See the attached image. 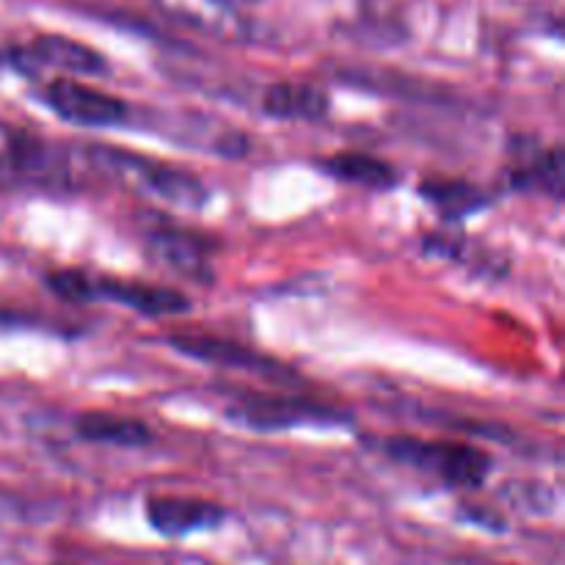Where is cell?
I'll return each mask as SVG.
<instances>
[{
	"instance_id": "obj_1",
	"label": "cell",
	"mask_w": 565,
	"mask_h": 565,
	"mask_svg": "<svg viewBox=\"0 0 565 565\" xmlns=\"http://www.w3.org/2000/svg\"><path fill=\"white\" fill-rule=\"evenodd\" d=\"M86 160L92 163L94 171L119 182L127 191L158 199V202L171 204V207L199 210L210 202L207 185L193 171L147 158V154L136 152V149L110 147V143H88Z\"/></svg>"
},
{
	"instance_id": "obj_2",
	"label": "cell",
	"mask_w": 565,
	"mask_h": 565,
	"mask_svg": "<svg viewBox=\"0 0 565 565\" xmlns=\"http://www.w3.org/2000/svg\"><path fill=\"white\" fill-rule=\"evenodd\" d=\"M392 461L406 463L425 475H434L452 489L475 491L494 472V458L478 445L456 439H417V436H386L375 441Z\"/></svg>"
},
{
	"instance_id": "obj_3",
	"label": "cell",
	"mask_w": 565,
	"mask_h": 565,
	"mask_svg": "<svg viewBox=\"0 0 565 565\" xmlns=\"http://www.w3.org/2000/svg\"><path fill=\"white\" fill-rule=\"evenodd\" d=\"M226 417L263 434L301 425H351L348 412L303 395H243L235 406L226 408Z\"/></svg>"
},
{
	"instance_id": "obj_4",
	"label": "cell",
	"mask_w": 565,
	"mask_h": 565,
	"mask_svg": "<svg viewBox=\"0 0 565 565\" xmlns=\"http://www.w3.org/2000/svg\"><path fill=\"white\" fill-rule=\"evenodd\" d=\"M42 99L58 119L77 127H116L130 119V105L103 88H92L75 77H55L44 86Z\"/></svg>"
},
{
	"instance_id": "obj_5",
	"label": "cell",
	"mask_w": 565,
	"mask_h": 565,
	"mask_svg": "<svg viewBox=\"0 0 565 565\" xmlns=\"http://www.w3.org/2000/svg\"><path fill=\"white\" fill-rule=\"evenodd\" d=\"M97 301L119 303L143 318H171V315H185L191 309V298L177 287L83 274V303Z\"/></svg>"
},
{
	"instance_id": "obj_6",
	"label": "cell",
	"mask_w": 565,
	"mask_h": 565,
	"mask_svg": "<svg viewBox=\"0 0 565 565\" xmlns=\"http://www.w3.org/2000/svg\"><path fill=\"white\" fill-rule=\"evenodd\" d=\"M166 345H171L177 353H182V356H191L204 364H215V367L252 370V373L268 375V379H276V381H298L281 362L254 351V348L243 345V342L226 340V337L180 331V334L166 337Z\"/></svg>"
},
{
	"instance_id": "obj_7",
	"label": "cell",
	"mask_w": 565,
	"mask_h": 565,
	"mask_svg": "<svg viewBox=\"0 0 565 565\" xmlns=\"http://www.w3.org/2000/svg\"><path fill=\"white\" fill-rule=\"evenodd\" d=\"M0 180H9L14 185H20V182H33V185L58 182V149L50 147L42 136L25 130V127L0 121Z\"/></svg>"
},
{
	"instance_id": "obj_8",
	"label": "cell",
	"mask_w": 565,
	"mask_h": 565,
	"mask_svg": "<svg viewBox=\"0 0 565 565\" xmlns=\"http://www.w3.org/2000/svg\"><path fill=\"white\" fill-rule=\"evenodd\" d=\"M147 248L163 268H171L174 274L185 276L193 281L213 279V254L218 248L215 237L202 235L196 230L174 224H158L147 232Z\"/></svg>"
},
{
	"instance_id": "obj_9",
	"label": "cell",
	"mask_w": 565,
	"mask_h": 565,
	"mask_svg": "<svg viewBox=\"0 0 565 565\" xmlns=\"http://www.w3.org/2000/svg\"><path fill=\"white\" fill-rule=\"evenodd\" d=\"M147 522L154 533L166 539H182V535L199 533V530L218 527L226 519L224 505L199 497L154 494L147 500Z\"/></svg>"
},
{
	"instance_id": "obj_10",
	"label": "cell",
	"mask_w": 565,
	"mask_h": 565,
	"mask_svg": "<svg viewBox=\"0 0 565 565\" xmlns=\"http://www.w3.org/2000/svg\"><path fill=\"white\" fill-rule=\"evenodd\" d=\"M20 64H39L50 70L66 72V75H86L99 77L108 75V61L88 44L75 42L70 36H36L25 50L17 53Z\"/></svg>"
},
{
	"instance_id": "obj_11",
	"label": "cell",
	"mask_w": 565,
	"mask_h": 565,
	"mask_svg": "<svg viewBox=\"0 0 565 565\" xmlns=\"http://www.w3.org/2000/svg\"><path fill=\"white\" fill-rule=\"evenodd\" d=\"M505 180L513 191L544 193V196L561 202L565 191L563 149L557 143L555 147L519 149L513 154V163L505 169Z\"/></svg>"
},
{
	"instance_id": "obj_12",
	"label": "cell",
	"mask_w": 565,
	"mask_h": 565,
	"mask_svg": "<svg viewBox=\"0 0 565 565\" xmlns=\"http://www.w3.org/2000/svg\"><path fill=\"white\" fill-rule=\"evenodd\" d=\"M259 110L279 121H320L329 116L331 97L312 83H270L259 99Z\"/></svg>"
},
{
	"instance_id": "obj_13",
	"label": "cell",
	"mask_w": 565,
	"mask_h": 565,
	"mask_svg": "<svg viewBox=\"0 0 565 565\" xmlns=\"http://www.w3.org/2000/svg\"><path fill=\"white\" fill-rule=\"evenodd\" d=\"M72 430L81 441L105 447H147L154 441V430L143 419L121 417L110 412H83L72 419Z\"/></svg>"
},
{
	"instance_id": "obj_14",
	"label": "cell",
	"mask_w": 565,
	"mask_h": 565,
	"mask_svg": "<svg viewBox=\"0 0 565 565\" xmlns=\"http://www.w3.org/2000/svg\"><path fill=\"white\" fill-rule=\"evenodd\" d=\"M160 9L182 25L218 39H241L246 20L237 14L230 0H158Z\"/></svg>"
},
{
	"instance_id": "obj_15",
	"label": "cell",
	"mask_w": 565,
	"mask_h": 565,
	"mask_svg": "<svg viewBox=\"0 0 565 565\" xmlns=\"http://www.w3.org/2000/svg\"><path fill=\"white\" fill-rule=\"evenodd\" d=\"M320 169L329 177L340 182H351V185L370 188V191H390L397 185V169L384 158H375L367 152H353V149H342V152L329 154V158L318 160Z\"/></svg>"
},
{
	"instance_id": "obj_16",
	"label": "cell",
	"mask_w": 565,
	"mask_h": 565,
	"mask_svg": "<svg viewBox=\"0 0 565 565\" xmlns=\"http://www.w3.org/2000/svg\"><path fill=\"white\" fill-rule=\"evenodd\" d=\"M419 196L439 210L441 218L461 221L478 210L489 207L491 196L480 191L478 185L467 180H452V177H428L419 185Z\"/></svg>"
},
{
	"instance_id": "obj_17",
	"label": "cell",
	"mask_w": 565,
	"mask_h": 565,
	"mask_svg": "<svg viewBox=\"0 0 565 565\" xmlns=\"http://www.w3.org/2000/svg\"><path fill=\"white\" fill-rule=\"evenodd\" d=\"M36 320L28 318V315H17V312H6L0 309V326H33Z\"/></svg>"
}]
</instances>
